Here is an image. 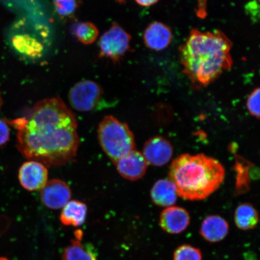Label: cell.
<instances>
[{"instance_id":"6da1fadb","label":"cell","mask_w":260,"mask_h":260,"mask_svg":"<svg viewBox=\"0 0 260 260\" xmlns=\"http://www.w3.org/2000/svg\"><path fill=\"white\" fill-rule=\"evenodd\" d=\"M9 123L17 130L16 147L28 160L51 167L76 158L80 145L76 117L59 98L40 101L27 117Z\"/></svg>"},{"instance_id":"7a4b0ae2","label":"cell","mask_w":260,"mask_h":260,"mask_svg":"<svg viewBox=\"0 0 260 260\" xmlns=\"http://www.w3.org/2000/svg\"><path fill=\"white\" fill-rule=\"evenodd\" d=\"M232 45L230 39L220 30H191L179 51L183 72L194 87H206L232 68Z\"/></svg>"},{"instance_id":"3957f363","label":"cell","mask_w":260,"mask_h":260,"mask_svg":"<svg viewBox=\"0 0 260 260\" xmlns=\"http://www.w3.org/2000/svg\"><path fill=\"white\" fill-rule=\"evenodd\" d=\"M170 180L184 200L206 199L223 183L225 170L216 159L204 154H182L172 161Z\"/></svg>"},{"instance_id":"277c9868","label":"cell","mask_w":260,"mask_h":260,"mask_svg":"<svg viewBox=\"0 0 260 260\" xmlns=\"http://www.w3.org/2000/svg\"><path fill=\"white\" fill-rule=\"evenodd\" d=\"M98 138L113 164L136 148L135 136L128 125L113 116H106L100 122Z\"/></svg>"},{"instance_id":"5b68a950","label":"cell","mask_w":260,"mask_h":260,"mask_svg":"<svg viewBox=\"0 0 260 260\" xmlns=\"http://www.w3.org/2000/svg\"><path fill=\"white\" fill-rule=\"evenodd\" d=\"M131 40V36L121 26L113 24L100 38V57L118 62L129 50Z\"/></svg>"},{"instance_id":"8992f818","label":"cell","mask_w":260,"mask_h":260,"mask_svg":"<svg viewBox=\"0 0 260 260\" xmlns=\"http://www.w3.org/2000/svg\"><path fill=\"white\" fill-rule=\"evenodd\" d=\"M103 92L93 81L84 80L77 83L68 94L71 107L77 111L88 112L96 109L102 102Z\"/></svg>"},{"instance_id":"52a82bcc","label":"cell","mask_w":260,"mask_h":260,"mask_svg":"<svg viewBox=\"0 0 260 260\" xmlns=\"http://www.w3.org/2000/svg\"><path fill=\"white\" fill-rule=\"evenodd\" d=\"M18 179L21 186L28 191L41 190L48 179L47 167L40 162L28 160L19 168Z\"/></svg>"},{"instance_id":"ba28073f","label":"cell","mask_w":260,"mask_h":260,"mask_svg":"<svg viewBox=\"0 0 260 260\" xmlns=\"http://www.w3.org/2000/svg\"><path fill=\"white\" fill-rule=\"evenodd\" d=\"M71 198V190L70 186L64 181L58 179L48 181L41 189L42 203L48 209H63L70 201Z\"/></svg>"},{"instance_id":"9c48e42d","label":"cell","mask_w":260,"mask_h":260,"mask_svg":"<svg viewBox=\"0 0 260 260\" xmlns=\"http://www.w3.org/2000/svg\"><path fill=\"white\" fill-rule=\"evenodd\" d=\"M173 151V146L167 139L157 136L145 142L142 154L148 165L161 167L170 161Z\"/></svg>"},{"instance_id":"30bf717a","label":"cell","mask_w":260,"mask_h":260,"mask_svg":"<svg viewBox=\"0 0 260 260\" xmlns=\"http://www.w3.org/2000/svg\"><path fill=\"white\" fill-rule=\"evenodd\" d=\"M116 170L123 178L137 181L144 176L148 164L142 152L134 149L115 162Z\"/></svg>"},{"instance_id":"8fae6325","label":"cell","mask_w":260,"mask_h":260,"mask_svg":"<svg viewBox=\"0 0 260 260\" xmlns=\"http://www.w3.org/2000/svg\"><path fill=\"white\" fill-rule=\"evenodd\" d=\"M190 223V216L183 207L171 206L166 208L160 214L159 225L165 232L177 235L186 231Z\"/></svg>"},{"instance_id":"7c38bea8","label":"cell","mask_w":260,"mask_h":260,"mask_svg":"<svg viewBox=\"0 0 260 260\" xmlns=\"http://www.w3.org/2000/svg\"><path fill=\"white\" fill-rule=\"evenodd\" d=\"M229 222L219 215H210L205 218L201 224L200 235L206 241L217 243L222 241L229 235Z\"/></svg>"},{"instance_id":"4fadbf2b","label":"cell","mask_w":260,"mask_h":260,"mask_svg":"<svg viewBox=\"0 0 260 260\" xmlns=\"http://www.w3.org/2000/svg\"><path fill=\"white\" fill-rule=\"evenodd\" d=\"M172 34L170 27L161 22H154L146 28L144 40L145 45L151 50H165L171 43Z\"/></svg>"},{"instance_id":"5bb4252c","label":"cell","mask_w":260,"mask_h":260,"mask_svg":"<svg viewBox=\"0 0 260 260\" xmlns=\"http://www.w3.org/2000/svg\"><path fill=\"white\" fill-rule=\"evenodd\" d=\"M176 187L169 179H161L155 182L151 190L152 202L157 206H173L177 200Z\"/></svg>"},{"instance_id":"9a60e30c","label":"cell","mask_w":260,"mask_h":260,"mask_svg":"<svg viewBox=\"0 0 260 260\" xmlns=\"http://www.w3.org/2000/svg\"><path fill=\"white\" fill-rule=\"evenodd\" d=\"M82 231L75 233V239L71 240L70 245L63 250V260H97V255L91 245H84Z\"/></svg>"},{"instance_id":"2e32d148","label":"cell","mask_w":260,"mask_h":260,"mask_svg":"<svg viewBox=\"0 0 260 260\" xmlns=\"http://www.w3.org/2000/svg\"><path fill=\"white\" fill-rule=\"evenodd\" d=\"M87 207L85 204L77 200L70 201L61 211L60 220L67 226H80L86 221Z\"/></svg>"},{"instance_id":"e0dca14e","label":"cell","mask_w":260,"mask_h":260,"mask_svg":"<svg viewBox=\"0 0 260 260\" xmlns=\"http://www.w3.org/2000/svg\"><path fill=\"white\" fill-rule=\"evenodd\" d=\"M258 211L251 204L243 203L237 207L235 213V222L239 230H253L258 225Z\"/></svg>"},{"instance_id":"ac0fdd59","label":"cell","mask_w":260,"mask_h":260,"mask_svg":"<svg viewBox=\"0 0 260 260\" xmlns=\"http://www.w3.org/2000/svg\"><path fill=\"white\" fill-rule=\"evenodd\" d=\"M73 32L77 40L85 45L92 44L99 37V31L96 25L90 22H81L74 26Z\"/></svg>"},{"instance_id":"d6986e66","label":"cell","mask_w":260,"mask_h":260,"mask_svg":"<svg viewBox=\"0 0 260 260\" xmlns=\"http://www.w3.org/2000/svg\"><path fill=\"white\" fill-rule=\"evenodd\" d=\"M173 260H203V253L197 247L185 244L175 250Z\"/></svg>"},{"instance_id":"ffe728a7","label":"cell","mask_w":260,"mask_h":260,"mask_svg":"<svg viewBox=\"0 0 260 260\" xmlns=\"http://www.w3.org/2000/svg\"><path fill=\"white\" fill-rule=\"evenodd\" d=\"M55 9L61 18H67L75 14L79 6V0H53Z\"/></svg>"},{"instance_id":"44dd1931","label":"cell","mask_w":260,"mask_h":260,"mask_svg":"<svg viewBox=\"0 0 260 260\" xmlns=\"http://www.w3.org/2000/svg\"><path fill=\"white\" fill-rule=\"evenodd\" d=\"M259 87L253 90L246 102L247 109L250 114L258 119L259 118Z\"/></svg>"},{"instance_id":"7402d4cb","label":"cell","mask_w":260,"mask_h":260,"mask_svg":"<svg viewBox=\"0 0 260 260\" xmlns=\"http://www.w3.org/2000/svg\"><path fill=\"white\" fill-rule=\"evenodd\" d=\"M11 130L7 123L0 119V146L7 144L10 139Z\"/></svg>"},{"instance_id":"603a6c76","label":"cell","mask_w":260,"mask_h":260,"mask_svg":"<svg viewBox=\"0 0 260 260\" xmlns=\"http://www.w3.org/2000/svg\"><path fill=\"white\" fill-rule=\"evenodd\" d=\"M197 5L195 11L198 17L200 19L206 18L207 15L208 0H197Z\"/></svg>"},{"instance_id":"cb8c5ba5","label":"cell","mask_w":260,"mask_h":260,"mask_svg":"<svg viewBox=\"0 0 260 260\" xmlns=\"http://www.w3.org/2000/svg\"><path fill=\"white\" fill-rule=\"evenodd\" d=\"M139 5L145 6V7H148L155 4L156 3L158 2V0H135Z\"/></svg>"},{"instance_id":"d4e9b609","label":"cell","mask_w":260,"mask_h":260,"mask_svg":"<svg viewBox=\"0 0 260 260\" xmlns=\"http://www.w3.org/2000/svg\"><path fill=\"white\" fill-rule=\"evenodd\" d=\"M2 105H3V100H2V98L1 96V94H0V109H1V108H2Z\"/></svg>"},{"instance_id":"484cf974","label":"cell","mask_w":260,"mask_h":260,"mask_svg":"<svg viewBox=\"0 0 260 260\" xmlns=\"http://www.w3.org/2000/svg\"><path fill=\"white\" fill-rule=\"evenodd\" d=\"M116 2H118L119 3H124L125 0H116Z\"/></svg>"},{"instance_id":"4316f807","label":"cell","mask_w":260,"mask_h":260,"mask_svg":"<svg viewBox=\"0 0 260 260\" xmlns=\"http://www.w3.org/2000/svg\"><path fill=\"white\" fill-rule=\"evenodd\" d=\"M0 260H9L8 258H6L5 257H0Z\"/></svg>"},{"instance_id":"83f0119b","label":"cell","mask_w":260,"mask_h":260,"mask_svg":"<svg viewBox=\"0 0 260 260\" xmlns=\"http://www.w3.org/2000/svg\"><path fill=\"white\" fill-rule=\"evenodd\" d=\"M258 1H259V0H258Z\"/></svg>"}]
</instances>
